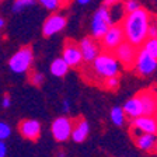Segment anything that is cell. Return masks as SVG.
Returning <instances> with one entry per match:
<instances>
[{"instance_id":"6da1fadb","label":"cell","mask_w":157,"mask_h":157,"mask_svg":"<svg viewBox=\"0 0 157 157\" xmlns=\"http://www.w3.org/2000/svg\"><path fill=\"white\" fill-rule=\"evenodd\" d=\"M151 14L144 7L129 13L124 17L121 27L124 29L125 41L135 48H142L146 39L149 38V25H150Z\"/></svg>"},{"instance_id":"7a4b0ae2","label":"cell","mask_w":157,"mask_h":157,"mask_svg":"<svg viewBox=\"0 0 157 157\" xmlns=\"http://www.w3.org/2000/svg\"><path fill=\"white\" fill-rule=\"evenodd\" d=\"M93 70L98 77L104 80L109 77H117L119 73V62L111 52L98 53V56L93 62Z\"/></svg>"},{"instance_id":"3957f363","label":"cell","mask_w":157,"mask_h":157,"mask_svg":"<svg viewBox=\"0 0 157 157\" xmlns=\"http://www.w3.org/2000/svg\"><path fill=\"white\" fill-rule=\"evenodd\" d=\"M115 25L114 21L111 18L109 14V9L101 6L97 10L93 16V21H91V35L95 39H101L105 35V33L108 31L109 27Z\"/></svg>"},{"instance_id":"277c9868","label":"cell","mask_w":157,"mask_h":157,"mask_svg":"<svg viewBox=\"0 0 157 157\" xmlns=\"http://www.w3.org/2000/svg\"><path fill=\"white\" fill-rule=\"evenodd\" d=\"M34 53L31 48H21L13 55V58L9 60V66L14 73H24L27 72L33 63Z\"/></svg>"},{"instance_id":"5b68a950","label":"cell","mask_w":157,"mask_h":157,"mask_svg":"<svg viewBox=\"0 0 157 157\" xmlns=\"http://www.w3.org/2000/svg\"><path fill=\"white\" fill-rule=\"evenodd\" d=\"M122 42H125V35L121 24H115V25L109 27L105 35L101 38V45L104 48V52L112 53Z\"/></svg>"},{"instance_id":"8992f818","label":"cell","mask_w":157,"mask_h":157,"mask_svg":"<svg viewBox=\"0 0 157 157\" xmlns=\"http://www.w3.org/2000/svg\"><path fill=\"white\" fill-rule=\"evenodd\" d=\"M136 55H137V49L135 46H132L131 44H128L126 41L122 42L114 51V56L117 58V60L121 63L124 67L131 69L136 62Z\"/></svg>"},{"instance_id":"52a82bcc","label":"cell","mask_w":157,"mask_h":157,"mask_svg":"<svg viewBox=\"0 0 157 157\" xmlns=\"http://www.w3.org/2000/svg\"><path fill=\"white\" fill-rule=\"evenodd\" d=\"M52 135L58 142H65L72 136L73 131V122L67 117H59L52 122Z\"/></svg>"},{"instance_id":"ba28073f","label":"cell","mask_w":157,"mask_h":157,"mask_svg":"<svg viewBox=\"0 0 157 157\" xmlns=\"http://www.w3.org/2000/svg\"><path fill=\"white\" fill-rule=\"evenodd\" d=\"M62 59L66 62V65L69 67H78L83 63V56L82 52L78 49V44H76L75 41H66L65 48H63Z\"/></svg>"},{"instance_id":"9c48e42d","label":"cell","mask_w":157,"mask_h":157,"mask_svg":"<svg viewBox=\"0 0 157 157\" xmlns=\"http://www.w3.org/2000/svg\"><path fill=\"white\" fill-rule=\"evenodd\" d=\"M135 67H136V72L140 76H149L157 69V60L150 58V56L147 55L146 52H143L142 49H137Z\"/></svg>"},{"instance_id":"30bf717a","label":"cell","mask_w":157,"mask_h":157,"mask_svg":"<svg viewBox=\"0 0 157 157\" xmlns=\"http://www.w3.org/2000/svg\"><path fill=\"white\" fill-rule=\"evenodd\" d=\"M66 27V17L62 14H52L46 18V21L42 25L44 36H52L55 34L60 33Z\"/></svg>"},{"instance_id":"8fae6325","label":"cell","mask_w":157,"mask_h":157,"mask_svg":"<svg viewBox=\"0 0 157 157\" xmlns=\"http://www.w3.org/2000/svg\"><path fill=\"white\" fill-rule=\"evenodd\" d=\"M142 102L143 115L146 117H154L157 114V93L153 90H143L137 94Z\"/></svg>"},{"instance_id":"7c38bea8","label":"cell","mask_w":157,"mask_h":157,"mask_svg":"<svg viewBox=\"0 0 157 157\" xmlns=\"http://www.w3.org/2000/svg\"><path fill=\"white\" fill-rule=\"evenodd\" d=\"M78 49L82 52L83 62L91 63L94 62V59L98 56V46L95 44V41L91 36H86L78 42Z\"/></svg>"},{"instance_id":"4fadbf2b","label":"cell","mask_w":157,"mask_h":157,"mask_svg":"<svg viewBox=\"0 0 157 157\" xmlns=\"http://www.w3.org/2000/svg\"><path fill=\"white\" fill-rule=\"evenodd\" d=\"M131 126L139 129L142 133L157 135V118L142 115V117L136 118V119H132Z\"/></svg>"},{"instance_id":"5bb4252c","label":"cell","mask_w":157,"mask_h":157,"mask_svg":"<svg viewBox=\"0 0 157 157\" xmlns=\"http://www.w3.org/2000/svg\"><path fill=\"white\" fill-rule=\"evenodd\" d=\"M20 133L21 136L29 139V140H36L41 135V124L35 119H25L20 124Z\"/></svg>"},{"instance_id":"9a60e30c","label":"cell","mask_w":157,"mask_h":157,"mask_svg":"<svg viewBox=\"0 0 157 157\" xmlns=\"http://www.w3.org/2000/svg\"><path fill=\"white\" fill-rule=\"evenodd\" d=\"M136 147H139L143 151H149L153 153L157 151V135H149V133H142L140 136H137L133 139Z\"/></svg>"},{"instance_id":"2e32d148","label":"cell","mask_w":157,"mask_h":157,"mask_svg":"<svg viewBox=\"0 0 157 157\" xmlns=\"http://www.w3.org/2000/svg\"><path fill=\"white\" fill-rule=\"evenodd\" d=\"M122 109H124L125 115H128L131 119H136V118H139V117H142V115H143L142 102H140V100H139V97H137V95L129 98V100L125 102V105H124V108H122Z\"/></svg>"},{"instance_id":"e0dca14e","label":"cell","mask_w":157,"mask_h":157,"mask_svg":"<svg viewBox=\"0 0 157 157\" xmlns=\"http://www.w3.org/2000/svg\"><path fill=\"white\" fill-rule=\"evenodd\" d=\"M88 132H90V125H88V122L86 121L84 118H82V119H77V122L73 125V131L70 137L76 143H82L88 136Z\"/></svg>"},{"instance_id":"ac0fdd59","label":"cell","mask_w":157,"mask_h":157,"mask_svg":"<svg viewBox=\"0 0 157 157\" xmlns=\"http://www.w3.org/2000/svg\"><path fill=\"white\" fill-rule=\"evenodd\" d=\"M67 72H69V66L66 65V62L62 58L55 59V60L51 63V73H52L55 77H63V76H66Z\"/></svg>"},{"instance_id":"d6986e66","label":"cell","mask_w":157,"mask_h":157,"mask_svg":"<svg viewBox=\"0 0 157 157\" xmlns=\"http://www.w3.org/2000/svg\"><path fill=\"white\" fill-rule=\"evenodd\" d=\"M140 49L154 60H157V38H147Z\"/></svg>"},{"instance_id":"ffe728a7","label":"cell","mask_w":157,"mask_h":157,"mask_svg":"<svg viewBox=\"0 0 157 157\" xmlns=\"http://www.w3.org/2000/svg\"><path fill=\"white\" fill-rule=\"evenodd\" d=\"M111 121L117 126H122L125 122V112L121 107H114L111 109Z\"/></svg>"},{"instance_id":"44dd1931","label":"cell","mask_w":157,"mask_h":157,"mask_svg":"<svg viewBox=\"0 0 157 157\" xmlns=\"http://www.w3.org/2000/svg\"><path fill=\"white\" fill-rule=\"evenodd\" d=\"M44 75L41 72H34L33 75L29 76V82H31V84H34L35 87H39V86H42L44 83Z\"/></svg>"},{"instance_id":"7402d4cb","label":"cell","mask_w":157,"mask_h":157,"mask_svg":"<svg viewBox=\"0 0 157 157\" xmlns=\"http://www.w3.org/2000/svg\"><path fill=\"white\" fill-rule=\"evenodd\" d=\"M118 86H119V77H109L104 80V87L108 90H117Z\"/></svg>"},{"instance_id":"603a6c76","label":"cell","mask_w":157,"mask_h":157,"mask_svg":"<svg viewBox=\"0 0 157 157\" xmlns=\"http://www.w3.org/2000/svg\"><path fill=\"white\" fill-rule=\"evenodd\" d=\"M140 3L139 2H135V0H129V2H126V3L124 4V10L126 11L128 14L129 13H133V11H136V10L140 9Z\"/></svg>"},{"instance_id":"cb8c5ba5","label":"cell","mask_w":157,"mask_h":157,"mask_svg":"<svg viewBox=\"0 0 157 157\" xmlns=\"http://www.w3.org/2000/svg\"><path fill=\"white\" fill-rule=\"evenodd\" d=\"M31 4H34L33 0H17V2H14L13 4V11H21V10L24 9V7L27 6H31Z\"/></svg>"},{"instance_id":"d4e9b609","label":"cell","mask_w":157,"mask_h":157,"mask_svg":"<svg viewBox=\"0 0 157 157\" xmlns=\"http://www.w3.org/2000/svg\"><path fill=\"white\" fill-rule=\"evenodd\" d=\"M149 38H157V17L150 18V25H149Z\"/></svg>"},{"instance_id":"484cf974","label":"cell","mask_w":157,"mask_h":157,"mask_svg":"<svg viewBox=\"0 0 157 157\" xmlns=\"http://www.w3.org/2000/svg\"><path fill=\"white\" fill-rule=\"evenodd\" d=\"M10 132H11V129H10L9 125L4 124V122H0V142L7 139L10 136Z\"/></svg>"},{"instance_id":"4316f807","label":"cell","mask_w":157,"mask_h":157,"mask_svg":"<svg viewBox=\"0 0 157 157\" xmlns=\"http://www.w3.org/2000/svg\"><path fill=\"white\" fill-rule=\"evenodd\" d=\"M41 4L48 10H58L62 3H60V2H56V0H42Z\"/></svg>"},{"instance_id":"83f0119b","label":"cell","mask_w":157,"mask_h":157,"mask_svg":"<svg viewBox=\"0 0 157 157\" xmlns=\"http://www.w3.org/2000/svg\"><path fill=\"white\" fill-rule=\"evenodd\" d=\"M7 154V147L4 142H0V157H6Z\"/></svg>"},{"instance_id":"f1b7e54d","label":"cell","mask_w":157,"mask_h":157,"mask_svg":"<svg viewBox=\"0 0 157 157\" xmlns=\"http://www.w3.org/2000/svg\"><path fill=\"white\" fill-rule=\"evenodd\" d=\"M10 104H11V100H10V97H9V95H4L2 105H3L4 108H9V107H10Z\"/></svg>"},{"instance_id":"f546056e","label":"cell","mask_w":157,"mask_h":157,"mask_svg":"<svg viewBox=\"0 0 157 157\" xmlns=\"http://www.w3.org/2000/svg\"><path fill=\"white\" fill-rule=\"evenodd\" d=\"M62 107H63V111L67 112V111H69V108H70V102H69L67 100H65V101H63V105H62Z\"/></svg>"},{"instance_id":"4dcf8cb0","label":"cell","mask_w":157,"mask_h":157,"mask_svg":"<svg viewBox=\"0 0 157 157\" xmlns=\"http://www.w3.org/2000/svg\"><path fill=\"white\" fill-rule=\"evenodd\" d=\"M77 3L80 4V6H86V4H88V3H90V2H88V0H78Z\"/></svg>"},{"instance_id":"1f68e13d","label":"cell","mask_w":157,"mask_h":157,"mask_svg":"<svg viewBox=\"0 0 157 157\" xmlns=\"http://www.w3.org/2000/svg\"><path fill=\"white\" fill-rule=\"evenodd\" d=\"M56 157H66V154L63 153V151H59V153L56 154Z\"/></svg>"},{"instance_id":"d6a6232c","label":"cell","mask_w":157,"mask_h":157,"mask_svg":"<svg viewBox=\"0 0 157 157\" xmlns=\"http://www.w3.org/2000/svg\"><path fill=\"white\" fill-rule=\"evenodd\" d=\"M3 25H4V20L2 18V17H0V29L3 28Z\"/></svg>"}]
</instances>
